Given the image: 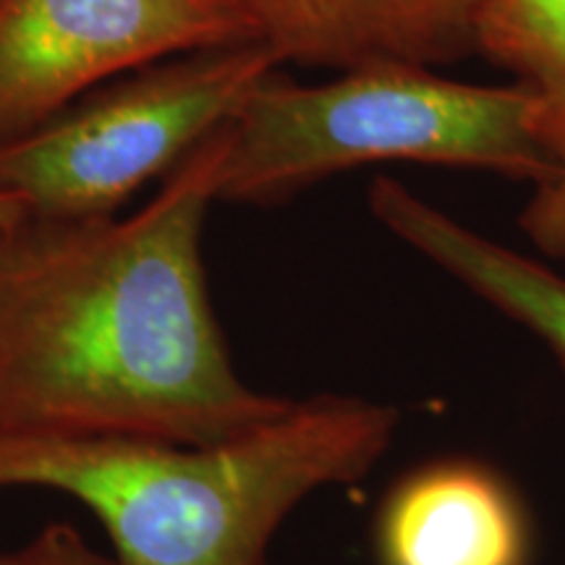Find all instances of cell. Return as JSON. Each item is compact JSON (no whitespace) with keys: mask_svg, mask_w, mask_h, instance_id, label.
Wrapping results in <instances>:
<instances>
[{"mask_svg":"<svg viewBox=\"0 0 565 565\" xmlns=\"http://www.w3.org/2000/svg\"><path fill=\"white\" fill-rule=\"evenodd\" d=\"M244 42L265 40L225 0H0V147L134 68Z\"/></svg>","mask_w":565,"mask_h":565,"instance_id":"5b68a950","label":"cell"},{"mask_svg":"<svg viewBox=\"0 0 565 565\" xmlns=\"http://www.w3.org/2000/svg\"><path fill=\"white\" fill-rule=\"evenodd\" d=\"M252 21L282 63L320 68V51L299 0H225Z\"/></svg>","mask_w":565,"mask_h":565,"instance_id":"30bf717a","label":"cell"},{"mask_svg":"<svg viewBox=\"0 0 565 565\" xmlns=\"http://www.w3.org/2000/svg\"><path fill=\"white\" fill-rule=\"evenodd\" d=\"M225 129L131 215L0 225V440L212 445L291 408L244 383L212 309L202 233Z\"/></svg>","mask_w":565,"mask_h":565,"instance_id":"6da1fadb","label":"cell"},{"mask_svg":"<svg viewBox=\"0 0 565 565\" xmlns=\"http://www.w3.org/2000/svg\"><path fill=\"white\" fill-rule=\"evenodd\" d=\"M383 162L490 171L532 189L553 173L524 87L374 58L322 84L291 82L278 68L265 76L225 129L215 200L275 204Z\"/></svg>","mask_w":565,"mask_h":565,"instance_id":"3957f363","label":"cell"},{"mask_svg":"<svg viewBox=\"0 0 565 565\" xmlns=\"http://www.w3.org/2000/svg\"><path fill=\"white\" fill-rule=\"evenodd\" d=\"M398 412L353 395H309L233 440L129 437L0 440V487H45L97 515L118 565H273L282 521L309 494L364 479Z\"/></svg>","mask_w":565,"mask_h":565,"instance_id":"7a4b0ae2","label":"cell"},{"mask_svg":"<svg viewBox=\"0 0 565 565\" xmlns=\"http://www.w3.org/2000/svg\"><path fill=\"white\" fill-rule=\"evenodd\" d=\"M370 210L395 238L532 330L565 374V275L471 231L391 175L372 183Z\"/></svg>","mask_w":565,"mask_h":565,"instance_id":"52a82bcc","label":"cell"},{"mask_svg":"<svg viewBox=\"0 0 565 565\" xmlns=\"http://www.w3.org/2000/svg\"><path fill=\"white\" fill-rule=\"evenodd\" d=\"M0 565H118V561L92 547L74 526L51 524L26 545L0 553Z\"/></svg>","mask_w":565,"mask_h":565,"instance_id":"8fae6325","label":"cell"},{"mask_svg":"<svg viewBox=\"0 0 565 565\" xmlns=\"http://www.w3.org/2000/svg\"><path fill=\"white\" fill-rule=\"evenodd\" d=\"M475 53L532 95L553 173L532 189L521 228L542 254L565 259V0H479Z\"/></svg>","mask_w":565,"mask_h":565,"instance_id":"ba28073f","label":"cell"},{"mask_svg":"<svg viewBox=\"0 0 565 565\" xmlns=\"http://www.w3.org/2000/svg\"><path fill=\"white\" fill-rule=\"evenodd\" d=\"M24 204H21L17 196H11V194H6V192H0V225L3 223H9V221H13V217H19V215H24Z\"/></svg>","mask_w":565,"mask_h":565,"instance_id":"7c38bea8","label":"cell"},{"mask_svg":"<svg viewBox=\"0 0 565 565\" xmlns=\"http://www.w3.org/2000/svg\"><path fill=\"white\" fill-rule=\"evenodd\" d=\"M380 565H529L519 494L477 461H435L385 494L374 519Z\"/></svg>","mask_w":565,"mask_h":565,"instance_id":"8992f818","label":"cell"},{"mask_svg":"<svg viewBox=\"0 0 565 565\" xmlns=\"http://www.w3.org/2000/svg\"><path fill=\"white\" fill-rule=\"evenodd\" d=\"M280 63L265 42H244L134 68L0 147V192L38 217L118 215L228 124Z\"/></svg>","mask_w":565,"mask_h":565,"instance_id":"277c9868","label":"cell"},{"mask_svg":"<svg viewBox=\"0 0 565 565\" xmlns=\"http://www.w3.org/2000/svg\"><path fill=\"white\" fill-rule=\"evenodd\" d=\"M479 0H299L312 24L320 68L374 58L448 66L475 55Z\"/></svg>","mask_w":565,"mask_h":565,"instance_id":"9c48e42d","label":"cell"}]
</instances>
